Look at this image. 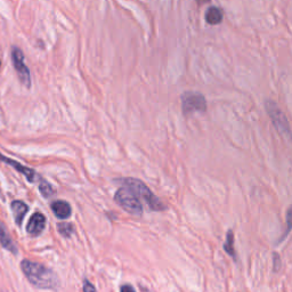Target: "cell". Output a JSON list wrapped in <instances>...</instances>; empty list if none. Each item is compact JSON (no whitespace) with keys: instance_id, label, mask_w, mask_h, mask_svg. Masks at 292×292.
Wrapping results in <instances>:
<instances>
[{"instance_id":"6da1fadb","label":"cell","mask_w":292,"mask_h":292,"mask_svg":"<svg viewBox=\"0 0 292 292\" xmlns=\"http://www.w3.org/2000/svg\"><path fill=\"white\" fill-rule=\"evenodd\" d=\"M23 273L31 283L40 289H55L58 286V279L52 269L34 261L24 259L21 264Z\"/></svg>"},{"instance_id":"7a4b0ae2","label":"cell","mask_w":292,"mask_h":292,"mask_svg":"<svg viewBox=\"0 0 292 292\" xmlns=\"http://www.w3.org/2000/svg\"><path fill=\"white\" fill-rule=\"evenodd\" d=\"M121 184L131 189L140 196V199H143L146 202L147 206L150 207L152 210L162 211L166 209V206L162 204L160 199H158V197L153 194L152 191L148 189L144 182L136 179V178H125V179L121 181Z\"/></svg>"},{"instance_id":"3957f363","label":"cell","mask_w":292,"mask_h":292,"mask_svg":"<svg viewBox=\"0 0 292 292\" xmlns=\"http://www.w3.org/2000/svg\"><path fill=\"white\" fill-rule=\"evenodd\" d=\"M115 201L128 214L133 216H141L143 214V206L140 196L129 187L122 185L115 194Z\"/></svg>"},{"instance_id":"277c9868","label":"cell","mask_w":292,"mask_h":292,"mask_svg":"<svg viewBox=\"0 0 292 292\" xmlns=\"http://www.w3.org/2000/svg\"><path fill=\"white\" fill-rule=\"evenodd\" d=\"M266 112L269 116L272 123H273L276 130L280 135L285 138L286 141H292V131L290 128V123L288 121V118L285 117L284 112L281 110V107L273 101H267L265 103Z\"/></svg>"},{"instance_id":"5b68a950","label":"cell","mask_w":292,"mask_h":292,"mask_svg":"<svg viewBox=\"0 0 292 292\" xmlns=\"http://www.w3.org/2000/svg\"><path fill=\"white\" fill-rule=\"evenodd\" d=\"M182 107L185 116H190L195 112H206L207 101L200 93L186 92L182 96Z\"/></svg>"},{"instance_id":"8992f818","label":"cell","mask_w":292,"mask_h":292,"mask_svg":"<svg viewBox=\"0 0 292 292\" xmlns=\"http://www.w3.org/2000/svg\"><path fill=\"white\" fill-rule=\"evenodd\" d=\"M12 59L15 70L17 72L19 80L27 88L31 87V76H30L29 68L24 62L23 52L18 47H13L12 49Z\"/></svg>"},{"instance_id":"52a82bcc","label":"cell","mask_w":292,"mask_h":292,"mask_svg":"<svg viewBox=\"0 0 292 292\" xmlns=\"http://www.w3.org/2000/svg\"><path fill=\"white\" fill-rule=\"evenodd\" d=\"M44 227H46V218L41 212H36L31 216L28 222L27 232L31 236H38L42 233Z\"/></svg>"},{"instance_id":"ba28073f","label":"cell","mask_w":292,"mask_h":292,"mask_svg":"<svg viewBox=\"0 0 292 292\" xmlns=\"http://www.w3.org/2000/svg\"><path fill=\"white\" fill-rule=\"evenodd\" d=\"M0 160L4 161L5 163H7L8 166H12V167L14 168V169H16L17 171L21 172L22 175L26 176V178H27L28 181H30L31 183L36 182L37 174H36V171H34L33 169H31V168L24 167V166L21 165V163L14 161V160H12V159H8V158H6L4 154H2V153H0Z\"/></svg>"},{"instance_id":"9c48e42d","label":"cell","mask_w":292,"mask_h":292,"mask_svg":"<svg viewBox=\"0 0 292 292\" xmlns=\"http://www.w3.org/2000/svg\"><path fill=\"white\" fill-rule=\"evenodd\" d=\"M52 210L54 212V215L59 219H66L72 214L71 206L63 200L54 201L52 204Z\"/></svg>"},{"instance_id":"30bf717a","label":"cell","mask_w":292,"mask_h":292,"mask_svg":"<svg viewBox=\"0 0 292 292\" xmlns=\"http://www.w3.org/2000/svg\"><path fill=\"white\" fill-rule=\"evenodd\" d=\"M11 208H12V211H13V215H14V218H15V222H16V225L21 226L24 217H26L27 212L29 210L28 206L22 201L15 200L12 202Z\"/></svg>"},{"instance_id":"8fae6325","label":"cell","mask_w":292,"mask_h":292,"mask_svg":"<svg viewBox=\"0 0 292 292\" xmlns=\"http://www.w3.org/2000/svg\"><path fill=\"white\" fill-rule=\"evenodd\" d=\"M0 244H2L5 249L13 252V254H16L17 252L16 245H15L11 236L7 233L6 227H5L2 221H0Z\"/></svg>"},{"instance_id":"7c38bea8","label":"cell","mask_w":292,"mask_h":292,"mask_svg":"<svg viewBox=\"0 0 292 292\" xmlns=\"http://www.w3.org/2000/svg\"><path fill=\"white\" fill-rule=\"evenodd\" d=\"M205 16L208 24H210V26H217V24L221 23L222 17H224V13H222L219 7H210L208 8Z\"/></svg>"},{"instance_id":"4fadbf2b","label":"cell","mask_w":292,"mask_h":292,"mask_svg":"<svg viewBox=\"0 0 292 292\" xmlns=\"http://www.w3.org/2000/svg\"><path fill=\"white\" fill-rule=\"evenodd\" d=\"M224 250L229 254L231 257L233 258H236V252H235V248H234V232L230 230L227 232V236H226V241L224 243Z\"/></svg>"},{"instance_id":"5bb4252c","label":"cell","mask_w":292,"mask_h":292,"mask_svg":"<svg viewBox=\"0 0 292 292\" xmlns=\"http://www.w3.org/2000/svg\"><path fill=\"white\" fill-rule=\"evenodd\" d=\"M39 191H40L41 195L44 197H51L55 194V191H54L53 186L46 181H42L40 183V185H39Z\"/></svg>"},{"instance_id":"9a60e30c","label":"cell","mask_w":292,"mask_h":292,"mask_svg":"<svg viewBox=\"0 0 292 292\" xmlns=\"http://www.w3.org/2000/svg\"><path fill=\"white\" fill-rule=\"evenodd\" d=\"M57 227L59 233L65 237H70L73 233V226L69 224V222H59Z\"/></svg>"},{"instance_id":"2e32d148","label":"cell","mask_w":292,"mask_h":292,"mask_svg":"<svg viewBox=\"0 0 292 292\" xmlns=\"http://www.w3.org/2000/svg\"><path fill=\"white\" fill-rule=\"evenodd\" d=\"M291 231H292V206L289 208L288 211H286V227L284 234L282 236V240L285 239L286 235H288Z\"/></svg>"},{"instance_id":"e0dca14e","label":"cell","mask_w":292,"mask_h":292,"mask_svg":"<svg viewBox=\"0 0 292 292\" xmlns=\"http://www.w3.org/2000/svg\"><path fill=\"white\" fill-rule=\"evenodd\" d=\"M83 292H96V289L91 282L85 281V283H83Z\"/></svg>"},{"instance_id":"ac0fdd59","label":"cell","mask_w":292,"mask_h":292,"mask_svg":"<svg viewBox=\"0 0 292 292\" xmlns=\"http://www.w3.org/2000/svg\"><path fill=\"white\" fill-rule=\"evenodd\" d=\"M120 292H136L133 286L130 284H123L120 289Z\"/></svg>"},{"instance_id":"d6986e66","label":"cell","mask_w":292,"mask_h":292,"mask_svg":"<svg viewBox=\"0 0 292 292\" xmlns=\"http://www.w3.org/2000/svg\"><path fill=\"white\" fill-rule=\"evenodd\" d=\"M274 264H275V266H274V271H275V272H276V271H279V268H278V264H279V266H280L281 261H280V256H279L278 254H275V255H274Z\"/></svg>"}]
</instances>
